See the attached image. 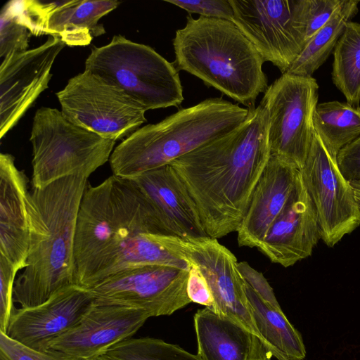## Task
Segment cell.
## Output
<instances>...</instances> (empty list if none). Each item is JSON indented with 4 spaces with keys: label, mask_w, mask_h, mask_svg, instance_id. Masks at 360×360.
Instances as JSON below:
<instances>
[{
    "label": "cell",
    "mask_w": 360,
    "mask_h": 360,
    "mask_svg": "<svg viewBox=\"0 0 360 360\" xmlns=\"http://www.w3.org/2000/svg\"><path fill=\"white\" fill-rule=\"evenodd\" d=\"M269 115L259 103L231 132L173 160L207 236L237 231L270 158Z\"/></svg>",
    "instance_id": "obj_1"
},
{
    "label": "cell",
    "mask_w": 360,
    "mask_h": 360,
    "mask_svg": "<svg viewBox=\"0 0 360 360\" xmlns=\"http://www.w3.org/2000/svg\"><path fill=\"white\" fill-rule=\"evenodd\" d=\"M87 184L86 177L70 176L29 191L26 266L16 278L13 288V302L21 307L41 304L75 284V230Z\"/></svg>",
    "instance_id": "obj_2"
},
{
    "label": "cell",
    "mask_w": 360,
    "mask_h": 360,
    "mask_svg": "<svg viewBox=\"0 0 360 360\" xmlns=\"http://www.w3.org/2000/svg\"><path fill=\"white\" fill-rule=\"evenodd\" d=\"M139 233L169 235L131 179L112 174L96 186L87 184L77 219L75 283L95 285L120 245Z\"/></svg>",
    "instance_id": "obj_3"
},
{
    "label": "cell",
    "mask_w": 360,
    "mask_h": 360,
    "mask_svg": "<svg viewBox=\"0 0 360 360\" xmlns=\"http://www.w3.org/2000/svg\"><path fill=\"white\" fill-rule=\"evenodd\" d=\"M174 65L247 108L269 85L262 57L232 21L186 18L172 41Z\"/></svg>",
    "instance_id": "obj_4"
},
{
    "label": "cell",
    "mask_w": 360,
    "mask_h": 360,
    "mask_svg": "<svg viewBox=\"0 0 360 360\" xmlns=\"http://www.w3.org/2000/svg\"><path fill=\"white\" fill-rule=\"evenodd\" d=\"M248 114L249 108L221 97L180 109L158 123L139 128L115 147L109 160L113 175L132 179L169 165L234 130Z\"/></svg>",
    "instance_id": "obj_5"
},
{
    "label": "cell",
    "mask_w": 360,
    "mask_h": 360,
    "mask_svg": "<svg viewBox=\"0 0 360 360\" xmlns=\"http://www.w3.org/2000/svg\"><path fill=\"white\" fill-rule=\"evenodd\" d=\"M120 88L146 111L178 107L184 101L179 71L149 46L115 35L94 47L85 70Z\"/></svg>",
    "instance_id": "obj_6"
},
{
    "label": "cell",
    "mask_w": 360,
    "mask_h": 360,
    "mask_svg": "<svg viewBox=\"0 0 360 360\" xmlns=\"http://www.w3.org/2000/svg\"><path fill=\"white\" fill-rule=\"evenodd\" d=\"M32 188H43L66 176L86 179L110 160L115 141L70 122L56 108L41 107L34 116Z\"/></svg>",
    "instance_id": "obj_7"
},
{
    "label": "cell",
    "mask_w": 360,
    "mask_h": 360,
    "mask_svg": "<svg viewBox=\"0 0 360 360\" xmlns=\"http://www.w3.org/2000/svg\"><path fill=\"white\" fill-rule=\"evenodd\" d=\"M318 99L319 85L313 77L285 73L268 86L260 103L269 115L270 156L302 168L315 134Z\"/></svg>",
    "instance_id": "obj_8"
},
{
    "label": "cell",
    "mask_w": 360,
    "mask_h": 360,
    "mask_svg": "<svg viewBox=\"0 0 360 360\" xmlns=\"http://www.w3.org/2000/svg\"><path fill=\"white\" fill-rule=\"evenodd\" d=\"M56 96L70 122L106 139L127 138L146 122V111L127 94L86 70Z\"/></svg>",
    "instance_id": "obj_9"
},
{
    "label": "cell",
    "mask_w": 360,
    "mask_h": 360,
    "mask_svg": "<svg viewBox=\"0 0 360 360\" xmlns=\"http://www.w3.org/2000/svg\"><path fill=\"white\" fill-rule=\"evenodd\" d=\"M300 172L316 212L321 240L333 248L360 226V208L337 157L316 133Z\"/></svg>",
    "instance_id": "obj_10"
},
{
    "label": "cell",
    "mask_w": 360,
    "mask_h": 360,
    "mask_svg": "<svg viewBox=\"0 0 360 360\" xmlns=\"http://www.w3.org/2000/svg\"><path fill=\"white\" fill-rule=\"evenodd\" d=\"M158 237L171 252L200 269L214 298V305L210 309L242 325L265 343L252 316L238 262L229 249L217 239L209 236L181 238L159 235Z\"/></svg>",
    "instance_id": "obj_11"
},
{
    "label": "cell",
    "mask_w": 360,
    "mask_h": 360,
    "mask_svg": "<svg viewBox=\"0 0 360 360\" xmlns=\"http://www.w3.org/2000/svg\"><path fill=\"white\" fill-rule=\"evenodd\" d=\"M188 271L164 265L135 266L111 274L89 289L97 301L143 309L150 317L168 316L191 302Z\"/></svg>",
    "instance_id": "obj_12"
},
{
    "label": "cell",
    "mask_w": 360,
    "mask_h": 360,
    "mask_svg": "<svg viewBox=\"0 0 360 360\" xmlns=\"http://www.w3.org/2000/svg\"><path fill=\"white\" fill-rule=\"evenodd\" d=\"M233 22L264 62L286 73L305 42L297 17V0H229Z\"/></svg>",
    "instance_id": "obj_13"
},
{
    "label": "cell",
    "mask_w": 360,
    "mask_h": 360,
    "mask_svg": "<svg viewBox=\"0 0 360 360\" xmlns=\"http://www.w3.org/2000/svg\"><path fill=\"white\" fill-rule=\"evenodd\" d=\"M65 44L49 36L41 45L6 56L0 65V138L23 116L49 86L51 70Z\"/></svg>",
    "instance_id": "obj_14"
},
{
    "label": "cell",
    "mask_w": 360,
    "mask_h": 360,
    "mask_svg": "<svg viewBox=\"0 0 360 360\" xmlns=\"http://www.w3.org/2000/svg\"><path fill=\"white\" fill-rule=\"evenodd\" d=\"M150 317L143 309L94 299L79 321L52 340L47 350L79 360H95L113 346L132 338Z\"/></svg>",
    "instance_id": "obj_15"
},
{
    "label": "cell",
    "mask_w": 360,
    "mask_h": 360,
    "mask_svg": "<svg viewBox=\"0 0 360 360\" xmlns=\"http://www.w3.org/2000/svg\"><path fill=\"white\" fill-rule=\"evenodd\" d=\"M94 300L89 288L73 284L41 304L16 309L5 334L28 347L46 351L52 340L79 321Z\"/></svg>",
    "instance_id": "obj_16"
},
{
    "label": "cell",
    "mask_w": 360,
    "mask_h": 360,
    "mask_svg": "<svg viewBox=\"0 0 360 360\" xmlns=\"http://www.w3.org/2000/svg\"><path fill=\"white\" fill-rule=\"evenodd\" d=\"M321 239L317 215L302 179L257 247L271 262L293 266L311 255Z\"/></svg>",
    "instance_id": "obj_17"
},
{
    "label": "cell",
    "mask_w": 360,
    "mask_h": 360,
    "mask_svg": "<svg viewBox=\"0 0 360 360\" xmlns=\"http://www.w3.org/2000/svg\"><path fill=\"white\" fill-rule=\"evenodd\" d=\"M131 180L150 202L169 236H208L186 186L170 165L143 172Z\"/></svg>",
    "instance_id": "obj_18"
},
{
    "label": "cell",
    "mask_w": 360,
    "mask_h": 360,
    "mask_svg": "<svg viewBox=\"0 0 360 360\" xmlns=\"http://www.w3.org/2000/svg\"><path fill=\"white\" fill-rule=\"evenodd\" d=\"M299 174L300 170L296 167L270 156L237 229L239 246H259L285 207Z\"/></svg>",
    "instance_id": "obj_19"
},
{
    "label": "cell",
    "mask_w": 360,
    "mask_h": 360,
    "mask_svg": "<svg viewBox=\"0 0 360 360\" xmlns=\"http://www.w3.org/2000/svg\"><path fill=\"white\" fill-rule=\"evenodd\" d=\"M14 160L11 154L0 155V255L20 270L26 266L29 248V180Z\"/></svg>",
    "instance_id": "obj_20"
},
{
    "label": "cell",
    "mask_w": 360,
    "mask_h": 360,
    "mask_svg": "<svg viewBox=\"0 0 360 360\" xmlns=\"http://www.w3.org/2000/svg\"><path fill=\"white\" fill-rule=\"evenodd\" d=\"M198 353L202 360H271V349L256 335L208 307L193 316Z\"/></svg>",
    "instance_id": "obj_21"
},
{
    "label": "cell",
    "mask_w": 360,
    "mask_h": 360,
    "mask_svg": "<svg viewBox=\"0 0 360 360\" xmlns=\"http://www.w3.org/2000/svg\"><path fill=\"white\" fill-rule=\"evenodd\" d=\"M117 1H63L50 17L46 34L57 36L70 46L89 45L93 37L105 32L99 20L115 10Z\"/></svg>",
    "instance_id": "obj_22"
},
{
    "label": "cell",
    "mask_w": 360,
    "mask_h": 360,
    "mask_svg": "<svg viewBox=\"0 0 360 360\" xmlns=\"http://www.w3.org/2000/svg\"><path fill=\"white\" fill-rule=\"evenodd\" d=\"M245 290L257 328L274 357L278 360H303L306 349L302 335L281 308L264 301L245 282Z\"/></svg>",
    "instance_id": "obj_23"
},
{
    "label": "cell",
    "mask_w": 360,
    "mask_h": 360,
    "mask_svg": "<svg viewBox=\"0 0 360 360\" xmlns=\"http://www.w3.org/2000/svg\"><path fill=\"white\" fill-rule=\"evenodd\" d=\"M358 0H342L329 20L309 39L286 72L312 77L332 53L347 22L357 14Z\"/></svg>",
    "instance_id": "obj_24"
},
{
    "label": "cell",
    "mask_w": 360,
    "mask_h": 360,
    "mask_svg": "<svg viewBox=\"0 0 360 360\" xmlns=\"http://www.w3.org/2000/svg\"><path fill=\"white\" fill-rule=\"evenodd\" d=\"M315 133L336 156L360 136V108L338 101L318 103L314 113Z\"/></svg>",
    "instance_id": "obj_25"
},
{
    "label": "cell",
    "mask_w": 360,
    "mask_h": 360,
    "mask_svg": "<svg viewBox=\"0 0 360 360\" xmlns=\"http://www.w3.org/2000/svg\"><path fill=\"white\" fill-rule=\"evenodd\" d=\"M159 235L139 233L124 240L98 282L123 269L139 266L164 265L189 270V264L165 247Z\"/></svg>",
    "instance_id": "obj_26"
},
{
    "label": "cell",
    "mask_w": 360,
    "mask_h": 360,
    "mask_svg": "<svg viewBox=\"0 0 360 360\" xmlns=\"http://www.w3.org/2000/svg\"><path fill=\"white\" fill-rule=\"evenodd\" d=\"M333 54V84L348 104L360 108V23H347Z\"/></svg>",
    "instance_id": "obj_27"
},
{
    "label": "cell",
    "mask_w": 360,
    "mask_h": 360,
    "mask_svg": "<svg viewBox=\"0 0 360 360\" xmlns=\"http://www.w3.org/2000/svg\"><path fill=\"white\" fill-rule=\"evenodd\" d=\"M114 360H202L180 346L155 338H131L105 354Z\"/></svg>",
    "instance_id": "obj_28"
},
{
    "label": "cell",
    "mask_w": 360,
    "mask_h": 360,
    "mask_svg": "<svg viewBox=\"0 0 360 360\" xmlns=\"http://www.w3.org/2000/svg\"><path fill=\"white\" fill-rule=\"evenodd\" d=\"M63 1H10L4 6L32 34H46L48 22Z\"/></svg>",
    "instance_id": "obj_29"
},
{
    "label": "cell",
    "mask_w": 360,
    "mask_h": 360,
    "mask_svg": "<svg viewBox=\"0 0 360 360\" xmlns=\"http://www.w3.org/2000/svg\"><path fill=\"white\" fill-rule=\"evenodd\" d=\"M342 0H297V16L305 45L329 20Z\"/></svg>",
    "instance_id": "obj_30"
},
{
    "label": "cell",
    "mask_w": 360,
    "mask_h": 360,
    "mask_svg": "<svg viewBox=\"0 0 360 360\" xmlns=\"http://www.w3.org/2000/svg\"><path fill=\"white\" fill-rule=\"evenodd\" d=\"M31 34L4 6L0 15V56L4 58L27 51Z\"/></svg>",
    "instance_id": "obj_31"
},
{
    "label": "cell",
    "mask_w": 360,
    "mask_h": 360,
    "mask_svg": "<svg viewBox=\"0 0 360 360\" xmlns=\"http://www.w3.org/2000/svg\"><path fill=\"white\" fill-rule=\"evenodd\" d=\"M1 360H79L55 350L39 351L28 347L0 332Z\"/></svg>",
    "instance_id": "obj_32"
},
{
    "label": "cell",
    "mask_w": 360,
    "mask_h": 360,
    "mask_svg": "<svg viewBox=\"0 0 360 360\" xmlns=\"http://www.w3.org/2000/svg\"><path fill=\"white\" fill-rule=\"evenodd\" d=\"M19 270L0 255V332L6 333L16 308L13 305V288Z\"/></svg>",
    "instance_id": "obj_33"
},
{
    "label": "cell",
    "mask_w": 360,
    "mask_h": 360,
    "mask_svg": "<svg viewBox=\"0 0 360 360\" xmlns=\"http://www.w3.org/2000/svg\"><path fill=\"white\" fill-rule=\"evenodd\" d=\"M188 13L201 17L233 21V10L229 0H166Z\"/></svg>",
    "instance_id": "obj_34"
},
{
    "label": "cell",
    "mask_w": 360,
    "mask_h": 360,
    "mask_svg": "<svg viewBox=\"0 0 360 360\" xmlns=\"http://www.w3.org/2000/svg\"><path fill=\"white\" fill-rule=\"evenodd\" d=\"M238 269L244 281L266 302L281 309L273 288L263 274L252 268L248 262H238Z\"/></svg>",
    "instance_id": "obj_35"
},
{
    "label": "cell",
    "mask_w": 360,
    "mask_h": 360,
    "mask_svg": "<svg viewBox=\"0 0 360 360\" xmlns=\"http://www.w3.org/2000/svg\"><path fill=\"white\" fill-rule=\"evenodd\" d=\"M187 281V293L191 302H195L212 309L214 298L208 283L200 269L194 264H189Z\"/></svg>",
    "instance_id": "obj_36"
},
{
    "label": "cell",
    "mask_w": 360,
    "mask_h": 360,
    "mask_svg": "<svg viewBox=\"0 0 360 360\" xmlns=\"http://www.w3.org/2000/svg\"><path fill=\"white\" fill-rule=\"evenodd\" d=\"M337 162L345 179L360 181V136L339 152Z\"/></svg>",
    "instance_id": "obj_37"
},
{
    "label": "cell",
    "mask_w": 360,
    "mask_h": 360,
    "mask_svg": "<svg viewBox=\"0 0 360 360\" xmlns=\"http://www.w3.org/2000/svg\"><path fill=\"white\" fill-rule=\"evenodd\" d=\"M350 183L354 189L355 197L360 208V181H352Z\"/></svg>",
    "instance_id": "obj_38"
},
{
    "label": "cell",
    "mask_w": 360,
    "mask_h": 360,
    "mask_svg": "<svg viewBox=\"0 0 360 360\" xmlns=\"http://www.w3.org/2000/svg\"><path fill=\"white\" fill-rule=\"evenodd\" d=\"M95 360H114V359H112L110 358L109 356H108L107 355L104 354V355L101 356L100 357L97 358Z\"/></svg>",
    "instance_id": "obj_39"
}]
</instances>
